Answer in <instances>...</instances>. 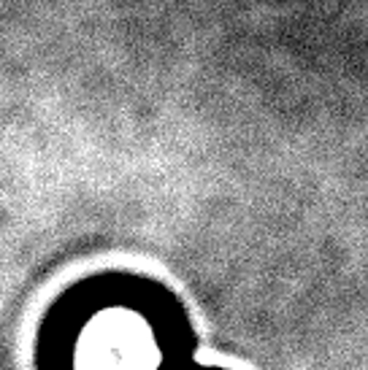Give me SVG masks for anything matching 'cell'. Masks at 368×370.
Listing matches in <instances>:
<instances>
[{
	"mask_svg": "<svg viewBox=\"0 0 368 370\" xmlns=\"http://www.w3.org/2000/svg\"><path fill=\"white\" fill-rule=\"evenodd\" d=\"M190 327L171 298L146 317L127 303L87 308L70 333V370H184Z\"/></svg>",
	"mask_w": 368,
	"mask_h": 370,
	"instance_id": "6da1fadb",
	"label": "cell"
},
{
	"mask_svg": "<svg viewBox=\"0 0 368 370\" xmlns=\"http://www.w3.org/2000/svg\"><path fill=\"white\" fill-rule=\"evenodd\" d=\"M184 370H193V368H184ZM195 370H230V368H195Z\"/></svg>",
	"mask_w": 368,
	"mask_h": 370,
	"instance_id": "7a4b0ae2",
	"label": "cell"
}]
</instances>
